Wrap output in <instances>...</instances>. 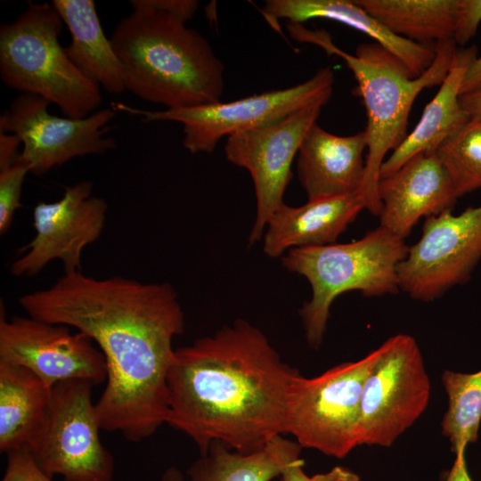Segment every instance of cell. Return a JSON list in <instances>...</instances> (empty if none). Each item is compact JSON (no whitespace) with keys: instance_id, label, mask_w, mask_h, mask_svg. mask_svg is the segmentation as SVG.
<instances>
[{"instance_id":"obj_34","label":"cell","mask_w":481,"mask_h":481,"mask_svg":"<svg viewBox=\"0 0 481 481\" xmlns=\"http://www.w3.org/2000/svg\"><path fill=\"white\" fill-rule=\"evenodd\" d=\"M460 102L470 118H481V89L461 94Z\"/></svg>"},{"instance_id":"obj_11","label":"cell","mask_w":481,"mask_h":481,"mask_svg":"<svg viewBox=\"0 0 481 481\" xmlns=\"http://www.w3.org/2000/svg\"><path fill=\"white\" fill-rule=\"evenodd\" d=\"M481 260V205L454 216L446 210L428 217L420 239L399 264V289L430 302L466 283Z\"/></svg>"},{"instance_id":"obj_19","label":"cell","mask_w":481,"mask_h":481,"mask_svg":"<svg viewBox=\"0 0 481 481\" xmlns=\"http://www.w3.org/2000/svg\"><path fill=\"white\" fill-rule=\"evenodd\" d=\"M262 13L268 21L284 18L301 24L311 19H326L345 24L392 53L414 77L425 73L436 56V45L418 44L394 35L355 1L268 0Z\"/></svg>"},{"instance_id":"obj_32","label":"cell","mask_w":481,"mask_h":481,"mask_svg":"<svg viewBox=\"0 0 481 481\" xmlns=\"http://www.w3.org/2000/svg\"><path fill=\"white\" fill-rule=\"evenodd\" d=\"M481 89V55L469 66L461 83V95Z\"/></svg>"},{"instance_id":"obj_18","label":"cell","mask_w":481,"mask_h":481,"mask_svg":"<svg viewBox=\"0 0 481 481\" xmlns=\"http://www.w3.org/2000/svg\"><path fill=\"white\" fill-rule=\"evenodd\" d=\"M363 209L359 192L308 200L296 208L284 203L266 224L264 252L278 257L290 249L334 243Z\"/></svg>"},{"instance_id":"obj_5","label":"cell","mask_w":481,"mask_h":481,"mask_svg":"<svg viewBox=\"0 0 481 481\" xmlns=\"http://www.w3.org/2000/svg\"><path fill=\"white\" fill-rule=\"evenodd\" d=\"M408 250L404 240L381 226L350 243L288 250L283 267L306 277L312 288L311 299L299 309L309 346L322 344L330 307L340 294L357 290L370 298L399 292L397 268Z\"/></svg>"},{"instance_id":"obj_15","label":"cell","mask_w":481,"mask_h":481,"mask_svg":"<svg viewBox=\"0 0 481 481\" xmlns=\"http://www.w3.org/2000/svg\"><path fill=\"white\" fill-rule=\"evenodd\" d=\"M93 183L67 187L61 200L38 202L33 210L36 235L10 266L13 276H33L60 260L65 273L81 271L84 249L101 236L108 209L104 199L92 196Z\"/></svg>"},{"instance_id":"obj_26","label":"cell","mask_w":481,"mask_h":481,"mask_svg":"<svg viewBox=\"0 0 481 481\" xmlns=\"http://www.w3.org/2000/svg\"><path fill=\"white\" fill-rule=\"evenodd\" d=\"M458 198L481 189V118L470 119L436 151Z\"/></svg>"},{"instance_id":"obj_29","label":"cell","mask_w":481,"mask_h":481,"mask_svg":"<svg viewBox=\"0 0 481 481\" xmlns=\"http://www.w3.org/2000/svg\"><path fill=\"white\" fill-rule=\"evenodd\" d=\"M304 464L300 456L290 461L279 476L280 481H361L358 474L343 466L309 477L303 470Z\"/></svg>"},{"instance_id":"obj_10","label":"cell","mask_w":481,"mask_h":481,"mask_svg":"<svg viewBox=\"0 0 481 481\" xmlns=\"http://www.w3.org/2000/svg\"><path fill=\"white\" fill-rule=\"evenodd\" d=\"M378 349L361 395L359 445L389 447L427 409L430 381L412 336L396 334Z\"/></svg>"},{"instance_id":"obj_23","label":"cell","mask_w":481,"mask_h":481,"mask_svg":"<svg viewBox=\"0 0 481 481\" xmlns=\"http://www.w3.org/2000/svg\"><path fill=\"white\" fill-rule=\"evenodd\" d=\"M51 389L26 368L0 362V451L29 452L44 424Z\"/></svg>"},{"instance_id":"obj_30","label":"cell","mask_w":481,"mask_h":481,"mask_svg":"<svg viewBox=\"0 0 481 481\" xmlns=\"http://www.w3.org/2000/svg\"><path fill=\"white\" fill-rule=\"evenodd\" d=\"M2 481H53L43 472L27 451L7 454V464Z\"/></svg>"},{"instance_id":"obj_1","label":"cell","mask_w":481,"mask_h":481,"mask_svg":"<svg viewBox=\"0 0 481 481\" xmlns=\"http://www.w3.org/2000/svg\"><path fill=\"white\" fill-rule=\"evenodd\" d=\"M19 303L32 318L86 334L103 354L108 374L95 403L102 429L140 442L166 423L172 342L184 329L172 285L96 279L80 271L21 296Z\"/></svg>"},{"instance_id":"obj_12","label":"cell","mask_w":481,"mask_h":481,"mask_svg":"<svg viewBox=\"0 0 481 481\" xmlns=\"http://www.w3.org/2000/svg\"><path fill=\"white\" fill-rule=\"evenodd\" d=\"M50 104L40 96L20 94L0 117V132L20 140L18 159L29 173L41 175L76 157L103 154L116 148L115 140L105 136L108 124L116 116L113 109L71 118L51 115Z\"/></svg>"},{"instance_id":"obj_20","label":"cell","mask_w":481,"mask_h":481,"mask_svg":"<svg viewBox=\"0 0 481 481\" xmlns=\"http://www.w3.org/2000/svg\"><path fill=\"white\" fill-rule=\"evenodd\" d=\"M477 57L475 45L457 49L445 78L434 98L425 106L420 121L384 160L380 178L392 175L419 153H436L446 138L470 119L461 104L460 96L463 77Z\"/></svg>"},{"instance_id":"obj_28","label":"cell","mask_w":481,"mask_h":481,"mask_svg":"<svg viewBox=\"0 0 481 481\" xmlns=\"http://www.w3.org/2000/svg\"><path fill=\"white\" fill-rule=\"evenodd\" d=\"M481 22V0H457L453 41L464 46L477 34Z\"/></svg>"},{"instance_id":"obj_22","label":"cell","mask_w":481,"mask_h":481,"mask_svg":"<svg viewBox=\"0 0 481 481\" xmlns=\"http://www.w3.org/2000/svg\"><path fill=\"white\" fill-rule=\"evenodd\" d=\"M301 448L282 436L250 453H240L216 442L187 469L186 477L170 467L160 481H272L290 461L299 457Z\"/></svg>"},{"instance_id":"obj_3","label":"cell","mask_w":481,"mask_h":481,"mask_svg":"<svg viewBox=\"0 0 481 481\" xmlns=\"http://www.w3.org/2000/svg\"><path fill=\"white\" fill-rule=\"evenodd\" d=\"M133 12L110 38L125 72L126 90L167 109L219 102L224 66L183 18L132 0Z\"/></svg>"},{"instance_id":"obj_4","label":"cell","mask_w":481,"mask_h":481,"mask_svg":"<svg viewBox=\"0 0 481 481\" xmlns=\"http://www.w3.org/2000/svg\"><path fill=\"white\" fill-rule=\"evenodd\" d=\"M287 29L295 40L314 44L328 54L342 58L357 81L355 92L362 97L367 114V154L359 194L365 209L379 216L378 185L384 158L407 136L409 115L420 93L441 85L445 78L457 45L453 39L437 43L429 68L414 77L396 56L376 42L361 44L351 54L334 45L326 31L307 29L299 23H289Z\"/></svg>"},{"instance_id":"obj_16","label":"cell","mask_w":481,"mask_h":481,"mask_svg":"<svg viewBox=\"0 0 481 481\" xmlns=\"http://www.w3.org/2000/svg\"><path fill=\"white\" fill-rule=\"evenodd\" d=\"M380 225L404 240L420 218L452 210L457 202L452 180L436 153H419L380 178Z\"/></svg>"},{"instance_id":"obj_33","label":"cell","mask_w":481,"mask_h":481,"mask_svg":"<svg viewBox=\"0 0 481 481\" xmlns=\"http://www.w3.org/2000/svg\"><path fill=\"white\" fill-rule=\"evenodd\" d=\"M465 450L455 452V460L446 477V481H472L466 463Z\"/></svg>"},{"instance_id":"obj_8","label":"cell","mask_w":481,"mask_h":481,"mask_svg":"<svg viewBox=\"0 0 481 481\" xmlns=\"http://www.w3.org/2000/svg\"><path fill=\"white\" fill-rule=\"evenodd\" d=\"M93 385L69 380L51 389L44 424L29 452L47 476L63 481H112L114 459L102 444Z\"/></svg>"},{"instance_id":"obj_27","label":"cell","mask_w":481,"mask_h":481,"mask_svg":"<svg viewBox=\"0 0 481 481\" xmlns=\"http://www.w3.org/2000/svg\"><path fill=\"white\" fill-rule=\"evenodd\" d=\"M29 167L19 159L12 166L0 170V233L12 225L14 213L20 206L22 184Z\"/></svg>"},{"instance_id":"obj_31","label":"cell","mask_w":481,"mask_h":481,"mask_svg":"<svg viewBox=\"0 0 481 481\" xmlns=\"http://www.w3.org/2000/svg\"><path fill=\"white\" fill-rule=\"evenodd\" d=\"M20 145L21 142L17 135L0 132V170L17 161L20 156L18 152Z\"/></svg>"},{"instance_id":"obj_14","label":"cell","mask_w":481,"mask_h":481,"mask_svg":"<svg viewBox=\"0 0 481 481\" xmlns=\"http://www.w3.org/2000/svg\"><path fill=\"white\" fill-rule=\"evenodd\" d=\"M0 362L28 369L50 389L69 380L106 382L105 357L86 334L30 316L6 319L1 305Z\"/></svg>"},{"instance_id":"obj_7","label":"cell","mask_w":481,"mask_h":481,"mask_svg":"<svg viewBox=\"0 0 481 481\" xmlns=\"http://www.w3.org/2000/svg\"><path fill=\"white\" fill-rule=\"evenodd\" d=\"M378 355L377 348L313 378L298 371L289 389L286 433L301 447L337 459L347 456L359 445L362 391Z\"/></svg>"},{"instance_id":"obj_25","label":"cell","mask_w":481,"mask_h":481,"mask_svg":"<svg viewBox=\"0 0 481 481\" xmlns=\"http://www.w3.org/2000/svg\"><path fill=\"white\" fill-rule=\"evenodd\" d=\"M442 383L448 398L441 423L442 434L455 453L476 443L481 421V370L462 373L446 370Z\"/></svg>"},{"instance_id":"obj_17","label":"cell","mask_w":481,"mask_h":481,"mask_svg":"<svg viewBox=\"0 0 481 481\" xmlns=\"http://www.w3.org/2000/svg\"><path fill=\"white\" fill-rule=\"evenodd\" d=\"M367 149L364 131L339 136L317 122L305 136L298 152V174L308 200L359 192Z\"/></svg>"},{"instance_id":"obj_2","label":"cell","mask_w":481,"mask_h":481,"mask_svg":"<svg viewBox=\"0 0 481 481\" xmlns=\"http://www.w3.org/2000/svg\"><path fill=\"white\" fill-rule=\"evenodd\" d=\"M298 372L260 330L237 320L175 351L166 423L189 436L201 455L216 442L254 452L286 433L288 398Z\"/></svg>"},{"instance_id":"obj_24","label":"cell","mask_w":481,"mask_h":481,"mask_svg":"<svg viewBox=\"0 0 481 481\" xmlns=\"http://www.w3.org/2000/svg\"><path fill=\"white\" fill-rule=\"evenodd\" d=\"M395 36L436 45L453 39L457 0H355Z\"/></svg>"},{"instance_id":"obj_21","label":"cell","mask_w":481,"mask_h":481,"mask_svg":"<svg viewBox=\"0 0 481 481\" xmlns=\"http://www.w3.org/2000/svg\"><path fill=\"white\" fill-rule=\"evenodd\" d=\"M71 42L64 51L76 68L110 94L126 90L125 72L105 36L93 0H53Z\"/></svg>"},{"instance_id":"obj_9","label":"cell","mask_w":481,"mask_h":481,"mask_svg":"<svg viewBox=\"0 0 481 481\" xmlns=\"http://www.w3.org/2000/svg\"><path fill=\"white\" fill-rule=\"evenodd\" d=\"M333 84L334 73L326 67L295 86L229 102L153 111L113 102L112 109L141 116L143 122H179L183 125V147L193 154L210 153L225 135L263 126L310 104H326L331 96Z\"/></svg>"},{"instance_id":"obj_6","label":"cell","mask_w":481,"mask_h":481,"mask_svg":"<svg viewBox=\"0 0 481 481\" xmlns=\"http://www.w3.org/2000/svg\"><path fill=\"white\" fill-rule=\"evenodd\" d=\"M63 24L52 4L29 2L13 21L0 27V77L8 87L57 105L67 118H84L101 105V87L60 45Z\"/></svg>"},{"instance_id":"obj_13","label":"cell","mask_w":481,"mask_h":481,"mask_svg":"<svg viewBox=\"0 0 481 481\" xmlns=\"http://www.w3.org/2000/svg\"><path fill=\"white\" fill-rule=\"evenodd\" d=\"M324 105L310 104L277 120L227 136V160L247 169L255 187L257 215L249 245L261 239L269 218L284 204L292 161Z\"/></svg>"}]
</instances>
